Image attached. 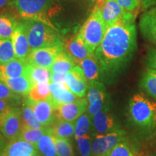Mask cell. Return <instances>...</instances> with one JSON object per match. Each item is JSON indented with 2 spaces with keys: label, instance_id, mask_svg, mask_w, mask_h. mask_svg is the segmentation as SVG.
<instances>
[{
  "label": "cell",
  "instance_id": "cell-17",
  "mask_svg": "<svg viewBox=\"0 0 156 156\" xmlns=\"http://www.w3.org/2000/svg\"><path fill=\"white\" fill-rule=\"evenodd\" d=\"M11 39L16 58L27 59L31 51V48L23 23H20L17 25Z\"/></svg>",
  "mask_w": 156,
  "mask_h": 156
},
{
  "label": "cell",
  "instance_id": "cell-33",
  "mask_svg": "<svg viewBox=\"0 0 156 156\" xmlns=\"http://www.w3.org/2000/svg\"><path fill=\"white\" fill-rule=\"evenodd\" d=\"M103 156H136V151L126 140L117 144Z\"/></svg>",
  "mask_w": 156,
  "mask_h": 156
},
{
  "label": "cell",
  "instance_id": "cell-24",
  "mask_svg": "<svg viewBox=\"0 0 156 156\" xmlns=\"http://www.w3.org/2000/svg\"><path fill=\"white\" fill-rule=\"evenodd\" d=\"M49 128L53 135L69 139L75 134V122L56 119Z\"/></svg>",
  "mask_w": 156,
  "mask_h": 156
},
{
  "label": "cell",
  "instance_id": "cell-35",
  "mask_svg": "<svg viewBox=\"0 0 156 156\" xmlns=\"http://www.w3.org/2000/svg\"><path fill=\"white\" fill-rule=\"evenodd\" d=\"M91 125V118L87 113H85L80 116L75 122V129L74 134L75 139L88 133Z\"/></svg>",
  "mask_w": 156,
  "mask_h": 156
},
{
  "label": "cell",
  "instance_id": "cell-47",
  "mask_svg": "<svg viewBox=\"0 0 156 156\" xmlns=\"http://www.w3.org/2000/svg\"><path fill=\"white\" fill-rule=\"evenodd\" d=\"M64 1H67V0H64Z\"/></svg>",
  "mask_w": 156,
  "mask_h": 156
},
{
  "label": "cell",
  "instance_id": "cell-44",
  "mask_svg": "<svg viewBox=\"0 0 156 156\" xmlns=\"http://www.w3.org/2000/svg\"><path fill=\"white\" fill-rule=\"evenodd\" d=\"M29 156H43V155L40 153H39V152L37 151L36 153L32 154V155H29Z\"/></svg>",
  "mask_w": 156,
  "mask_h": 156
},
{
  "label": "cell",
  "instance_id": "cell-10",
  "mask_svg": "<svg viewBox=\"0 0 156 156\" xmlns=\"http://www.w3.org/2000/svg\"><path fill=\"white\" fill-rule=\"evenodd\" d=\"M87 108L88 101L86 97H84L75 102L58 105L54 112L56 119L75 122L80 116L87 112Z\"/></svg>",
  "mask_w": 156,
  "mask_h": 156
},
{
  "label": "cell",
  "instance_id": "cell-48",
  "mask_svg": "<svg viewBox=\"0 0 156 156\" xmlns=\"http://www.w3.org/2000/svg\"><path fill=\"white\" fill-rule=\"evenodd\" d=\"M139 1H141V0H139Z\"/></svg>",
  "mask_w": 156,
  "mask_h": 156
},
{
  "label": "cell",
  "instance_id": "cell-36",
  "mask_svg": "<svg viewBox=\"0 0 156 156\" xmlns=\"http://www.w3.org/2000/svg\"><path fill=\"white\" fill-rule=\"evenodd\" d=\"M93 139V136L88 133L76 138L78 151L81 156H92Z\"/></svg>",
  "mask_w": 156,
  "mask_h": 156
},
{
  "label": "cell",
  "instance_id": "cell-43",
  "mask_svg": "<svg viewBox=\"0 0 156 156\" xmlns=\"http://www.w3.org/2000/svg\"><path fill=\"white\" fill-rule=\"evenodd\" d=\"M15 0H0V8H5L7 6H11Z\"/></svg>",
  "mask_w": 156,
  "mask_h": 156
},
{
  "label": "cell",
  "instance_id": "cell-4",
  "mask_svg": "<svg viewBox=\"0 0 156 156\" xmlns=\"http://www.w3.org/2000/svg\"><path fill=\"white\" fill-rule=\"evenodd\" d=\"M129 114L134 124L146 131L156 127V102L136 93L129 102Z\"/></svg>",
  "mask_w": 156,
  "mask_h": 156
},
{
  "label": "cell",
  "instance_id": "cell-27",
  "mask_svg": "<svg viewBox=\"0 0 156 156\" xmlns=\"http://www.w3.org/2000/svg\"><path fill=\"white\" fill-rule=\"evenodd\" d=\"M51 72L48 68L33 65L28 63L27 77L30 80L34 85L42 82L49 81Z\"/></svg>",
  "mask_w": 156,
  "mask_h": 156
},
{
  "label": "cell",
  "instance_id": "cell-38",
  "mask_svg": "<svg viewBox=\"0 0 156 156\" xmlns=\"http://www.w3.org/2000/svg\"><path fill=\"white\" fill-rule=\"evenodd\" d=\"M119 5L127 12L133 13L139 7V0H116Z\"/></svg>",
  "mask_w": 156,
  "mask_h": 156
},
{
  "label": "cell",
  "instance_id": "cell-28",
  "mask_svg": "<svg viewBox=\"0 0 156 156\" xmlns=\"http://www.w3.org/2000/svg\"><path fill=\"white\" fill-rule=\"evenodd\" d=\"M19 23L8 15H0V38H11Z\"/></svg>",
  "mask_w": 156,
  "mask_h": 156
},
{
  "label": "cell",
  "instance_id": "cell-39",
  "mask_svg": "<svg viewBox=\"0 0 156 156\" xmlns=\"http://www.w3.org/2000/svg\"><path fill=\"white\" fill-rule=\"evenodd\" d=\"M15 105H16L15 102L0 98V113L5 112L13 108V107H15Z\"/></svg>",
  "mask_w": 156,
  "mask_h": 156
},
{
  "label": "cell",
  "instance_id": "cell-29",
  "mask_svg": "<svg viewBox=\"0 0 156 156\" xmlns=\"http://www.w3.org/2000/svg\"><path fill=\"white\" fill-rule=\"evenodd\" d=\"M48 131V127L44 129H36L25 125L24 124L18 139L25 140V141L30 142L33 145H36L41 136L43 134L46 133Z\"/></svg>",
  "mask_w": 156,
  "mask_h": 156
},
{
  "label": "cell",
  "instance_id": "cell-31",
  "mask_svg": "<svg viewBox=\"0 0 156 156\" xmlns=\"http://www.w3.org/2000/svg\"><path fill=\"white\" fill-rule=\"evenodd\" d=\"M21 114H22L23 123L25 125L36 129L46 128L44 127L38 120V119L36 118V114H35L34 110L28 103L27 99L24 101L22 106Z\"/></svg>",
  "mask_w": 156,
  "mask_h": 156
},
{
  "label": "cell",
  "instance_id": "cell-13",
  "mask_svg": "<svg viewBox=\"0 0 156 156\" xmlns=\"http://www.w3.org/2000/svg\"><path fill=\"white\" fill-rule=\"evenodd\" d=\"M95 6L100 9L107 28L116 23L126 12L116 0H97Z\"/></svg>",
  "mask_w": 156,
  "mask_h": 156
},
{
  "label": "cell",
  "instance_id": "cell-30",
  "mask_svg": "<svg viewBox=\"0 0 156 156\" xmlns=\"http://www.w3.org/2000/svg\"><path fill=\"white\" fill-rule=\"evenodd\" d=\"M50 96L49 81L35 84L28 95V98L33 101H41L48 99Z\"/></svg>",
  "mask_w": 156,
  "mask_h": 156
},
{
  "label": "cell",
  "instance_id": "cell-41",
  "mask_svg": "<svg viewBox=\"0 0 156 156\" xmlns=\"http://www.w3.org/2000/svg\"><path fill=\"white\" fill-rule=\"evenodd\" d=\"M49 83H57L67 85L66 84L65 74L51 73V75L49 79Z\"/></svg>",
  "mask_w": 156,
  "mask_h": 156
},
{
  "label": "cell",
  "instance_id": "cell-23",
  "mask_svg": "<svg viewBox=\"0 0 156 156\" xmlns=\"http://www.w3.org/2000/svg\"><path fill=\"white\" fill-rule=\"evenodd\" d=\"M75 66L76 63L74 58L64 49L56 56L50 69L53 73L67 74Z\"/></svg>",
  "mask_w": 156,
  "mask_h": 156
},
{
  "label": "cell",
  "instance_id": "cell-7",
  "mask_svg": "<svg viewBox=\"0 0 156 156\" xmlns=\"http://www.w3.org/2000/svg\"><path fill=\"white\" fill-rule=\"evenodd\" d=\"M93 137L92 156H103L120 142L126 140V133L118 129L106 134H94Z\"/></svg>",
  "mask_w": 156,
  "mask_h": 156
},
{
  "label": "cell",
  "instance_id": "cell-26",
  "mask_svg": "<svg viewBox=\"0 0 156 156\" xmlns=\"http://www.w3.org/2000/svg\"><path fill=\"white\" fill-rule=\"evenodd\" d=\"M140 85L148 95L156 100V70L147 68L142 76Z\"/></svg>",
  "mask_w": 156,
  "mask_h": 156
},
{
  "label": "cell",
  "instance_id": "cell-40",
  "mask_svg": "<svg viewBox=\"0 0 156 156\" xmlns=\"http://www.w3.org/2000/svg\"><path fill=\"white\" fill-rule=\"evenodd\" d=\"M148 67L156 70V48L151 49L147 55Z\"/></svg>",
  "mask_w": 156,
  "mask_h": 156
},
{
  "label": "cell",
  "instance_id": "cell-6",
  "mask_svg": "<svg viewBox=\"0 0 156 156\" xmlns=\"http://www.w3.org/2000/svg\"><path fill=\"white\" fill-rule=\"evenodd\" d=\"M23 124L21 109L16 106L0 113V129L4 137L8 141L18 139Z\"/></svg>",
  "mask_w": 156,
  "mask_h": 156
},
{
  "label": "cell",
  "instance_id": "cell-25",
  "mask_svg": "<svg viewBox=\"0 0 156 156\" xmlns=\"http://www.w3.org/2000/svg\"><path fill=\"white\" fill-rule=\"evenodd\" d=\"M35 147L37 151L39 152L43 156L56 155V147L49 127H48V131L41 136Z\"/></svg>",
  "mask_w": 156,
  "mask_h": 156
},
{
  "label": "cell",
  "instance_id": "cell-32",
  "mask_svg": "<svg viewBox=\"0 0 156 156\" xmlns=\"http://www.w3.org/2000/svg\"><path fill=\"white\" fill-rule=\"evenodd\" d=\"M16 58L11 38H0V65L11 62Z\"/></svg>",
  "mask_w": 156,
  "mask_h": 156
},
{
  "label": "cell",
  "instance_id": "cell-34",
  "mask_svg": "<svg viewBox=\"0 0 156 156\" xmlns=\"http://www.w3.org/2000/svg\"><path fill=\"white\" fill-rule=\"evenodd\" d=\"M57 156H74L73 146L70 141L66 138L58 137L52 134Z\"/></svg>",
  "mask_w": 156,
  "mask_h": 156
},
{
  "label": "cell",
  "instance_id": "cell-5",
  "mask_svg": "<svg viewBox=\"0 0 156 156\" xmlns=\"http://www.w3.org/2000/svg\"><path fill=\"white\" fill-rule=\"evenodd\" d=\"M107 27L101 16L100 9L94 6L93 9L80 29V37L94 54L106 34Z\"/></svg>",
  "mask_w": 156,
  "mask_h": 156
},
{
  "label": "cell",
  "instance_id": "cell-37",
  "mask_svg": "<svg viewBox=\"0 0 156 156\" xmlns=\"http://www.w3.org/2000/svg\"><path fill=\"white\" fill-rule=\"evenodd\" d=\"M0 98L17 103L20 101L21 98L20 95L12 92L5 83L0 80Z\"/></svg>",
  "mask_w": 156,
  "mask_h": 156
},
{
  "label": "cell",
  "instance_id": "cell-3",
  "mask_svg": "<svg viewBox=\"0 0 156 156\" xmlns=\"http://www.w3.org/2000/svg\"><path fill=\"white\" fill-rule=\"evenodd\" d=\"M22 23L31 50L50 47L64 43L61 35L54 25L32 19L24 20Z\"/></svg>",
  "mask_w": 156,
  "mask_h": 156
},
{
  "label": "cell",
  "instance_id": "cell-19",
  "mask_svg": "<svg viewBox=\"0 0 156 156\" xmlns=\"http://www.w3.org/2000/svg\"><path fill=\"white\" fill-rule=\"evenodd\" d=\"M28 62L27 59L15 58L11 62L0 65V79L2 77H17L27 76Z\"/></svg>",
  "mask_w": 156,
  "mask_h": 156
},
{
  "label": "cell",
  "instance_id": "cell-2",
  "mask_svg": "<svg viewBox=\"0 0 156 156\" xmlns=\"http://www.w3.org/2000/svg\"><path fill=\"white\" fill-rule=\"evenodd\" d=\"M13 6L23 20H38L53 25L50 19L62 11L60 0H15Z\"/></svg>",
  "mask_w": 156,
  "mask_h": 156
},
{
  "label": "cell",
  "instance_id": "cell-20",
  "mask_svg": "<svg viewBox=\"0 0 156 156\" xmlns=\"http://www.w3.org/2000/svg\"><path fill=\"white\" fill-rule=\"evenodd\" d=\"M9 87L12 92L17 95L27 96L34 87V83L27 76H20L17 77H2L0 79Z\"/></svg>",
  "mask_w": 156,
  "mask_h": 156
},
{
  "label": "cell",
  "instance_id": "cell-8",
  "mask_svg": "<svg viewBox=\"0 0 156 156\" xmlns=\"http://www.w3.org/2000/svg\"><path fill=\"white\" fill-rule=\"evenodd\" d=\"M86 95L88 101L87 114L90 118L95 113L100 112L105 107L108 106L107 103L108 95L106 87L99 80L89 83Z\"/></svg>",
  "mask_w": 156,
  "mask_h": 156
},
{
  "label": "cell",
  "instance_id": "cell-15",
  "mask_svg": "<svg viewBox=\"0 0 156 156\" xmlns=\"http://www.w3.org/2000/svg\"><path fill=\"white\" fill-rule=\"evenodd\" d=\"M139 28L143 38L151 44L156 45V7L142 13Z\"/></svg>",
  "mask_w": 156,
  "mask_h": 156
},
{
  "label": "cell",
  "instance_id": "cell-22",
  "mask_svg": "<svg viewBox=\"0 0 156 156\" xmlns=\"http://www.w3.org/2000/svg\"><path fill=\"white\" fill-rule=\"evenodd\" d=\"M36 152L34 145L25 140L17 139L7 144L4 156H29Z\"/></svg>",
  "mask_w": 156,
  "mask_h": 156
},
{
  "label": "cell",
  "instance_id": "cell-9",
  "mask_svg": "<svg viewBox=\"0 0 156 156\" xmlns=\"http://www.w3.org/2000/svg\"><path fill=\"white\" fill-rule=\"evenodd\" d=\"M64 49L63 43V44L55 45L50 47L31 50L30 54L27 58V61L29 64H33V65L51 69L56 56Z\"/></svg>",
  "mask_w": 156,
  "mask_h": 156
},
{
  "label": "cell",
  "instance_id": "cell-16",
  "mask_svg": "<svg viewBox=\"0 0 156 156\" xmlns=\"http://www.w3.org/2000/svg\"><path fill=\"white\" fill-rule=\"evenodd\" d=\"M49 99L53 103L55 108L60 104L71 103L79 100L77 97L72 93L67 85L57 83H49Z\"/></svg>",
  "mask_w": 156,
  "mask_h": 156
},
{
  "label": "cell",
  "instance_id": "cell-21",
  "mask_svg": "<svg viewBox=\"0 0 156 156\" xmlns=\"http://www.w3.org/2000/svg\"><path fill=\"white\" fill-rule=\"evenodd\" d=\"M76 65L82 68L88 83L98 81L102 76L101 67L94 54L77 62Z\"/></svg>",
  "mask_w": 156,
  "mask_h": 156
},
{
  "label": "cell",
  "instance_id": "cell-18",
  "mask_svg": "<svg viewBox=\"0 0 156 156\" xmlns=\"http://www.w3.org/2000/svg\"><path fill=\"white\" fill-rule=\"evenodd\" d=\"M64 47L66 51L74 58L75 63L94 54L78 34L64 42Z\"/></svg>",
  "mask_w": 156,
  "mask_h": 156
},
{
  "label": "cell",
  "instance_id": "cell-11",
  "mask_svg": "<svg viewBox=\"0 0 156 156\" xmlns=\"http://www.w3.org/2000/svg\"><path fill=\"white\" fill-rule=\"evenodd\" d=\"M91 123L94 134H106L119 129L115 117L109 112L108 106L91 117Z\"/></svg>",
  "mask_w": 156,
  "mask_h": 156
},
{
  "label": "cell",
  "instance_id": "cell-49",
  "mask_svg": "<svg viewBox=\"0 0 156 156\" xmlns=\"http://www.w3.org/2000/svg\"><path fill=\"white\" fill-rule=\"evenodd\" d=\"M55 156H57V155H55Z\"/></svg>",
  "mask_w": 156,
  "mask_h": 156
},
{
  "label": "cell",
  "instance_id": "cell-46",
  "mask_svg": "<svg viewBox=\"0 0 156 156\" xmlns=\"http://www.w3.org/2000/svg\"><path fill=\"white\" fill-rule=\"evenodd\" d=\"M2 134V132H1V129H0V135H1Z\"/></svg>",
  "mask_w": 156,
  "mask_h": 156
},
{
  "label": "cell",
  "instance_id": "cell-12",
  "mask_svg": "<svg viewBox=\"0 0 156 156\" xmlns=\"http://www.w3.org/2000/svg\"><path fill=\"white\" fill-rule=\"evenodd\" d=\"M27 101L36 114V118L44 127H49L56 120L55 116V106L49 98L41 101H33L27 98Z\"/></svg>",
  "mask_w": 156,
  "mask_h": 156
},
{
  "label": "cell",
  "instance_id": "cell-42",
  "mask_svg": "<svg viewBox=\"0 0 156 156\" xmlns=\"http://www.w3.org/2000/svg\"><path fill=\"white\" fill-rule=\"evenodd\" d=\"M5 138L4 137L2 134L0 135V156H4L5 155V149L7 147V142L5 141Z\"/></svg>",
  "mask_w": 156,
  "mask_h": 156
},
{
  "label": "cell",
  "instance_id": "cell-14",
  "mask_svg": "<svg viewBox=\"0 0 156 156\" xmlns=\"http://www.w3.org/2000/svg\"><path fill=\"white\" fill-rule=\"evenodd\" d=\"M65 77L66 84L72 93L79 98L86 96L89 83L81 67L76 65L65 74Z\"/></svg>",
  "mask_w": 156,
  "mask_h": 156
},
{
  "label": "cell",
  "instance_id": "cell-1",
  "mask_svg": "<svg viewBox=\"0 0 156 156\" xmlns=\"http://www.w3.org/2000/svg\"><path fill=\"white\" fill-rule=\"evenodd\" d=\"M136 48L135 15L126 12L109 26L94 52L102 76H113L130 61Z\"/></svg>",
  "mask_w": 156,
  "mask_h": 156
},
{
  "label": "cell",
  "instance_id": "cell-45",
  "mask_svg": "<svg viewBox=\"0 0 156 156\" xmlns=\"http://www.w3.org/2000/svg\"><path fill=\"white\" fill-rule=\"evenodd\" d=\"M5 10V8H0V15H1L2 14H3V12Z\"/></svg>",
  "mask_w": 156,
  "mask_h": 156
}]
</instances>
